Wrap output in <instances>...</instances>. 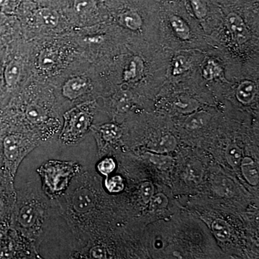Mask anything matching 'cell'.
<instances>
[{
  "label": "cell",
  "instance_id": "1",
  "mask_svg": "<svg viewBox=\"0 0 259 259\" xmlns=\"http://www.w3.org/2000/svg\"><path fill=\"white\" fill-rule=\"evenodd\" d=\"M79 163L51 160L37 169L41 177L42 189L48 197L54 199L66 192L71 180L80 171Z\"/></svg>",
  "mask_w": 259,
  "mask_h": 259
},
{
  "label": "cell",
  "instance_id": "2",
  "mask_svg": "<svg viewBox=\"0 0 259 259\" xmlns=\"http://www.w3.org/2000/svg\"><path fill=\"white\" fill-rule=\"evenodd\" d=\"M64 124L60 139L65 144H72L82 139L92 122L89 103H83L64 114Z\"/></svg>",
  "mask_w": 259,
  "mask_h": 259
},
{
  "label": "cell",
  "instance_id": "3",
  "mask_svg": "<svg viewBox=\"0 0 259 259\" xmlns=\"http://www.w3.org/2000/svg\"><path fill=\"white\" fill-rule=\"evenodd\" d=\"M44 213L42 204L36 199H23L19 207L17 221L24 235L31 238H37L40 235Z\"/></svg>",
  "mask_w": 259,
  "mask_h": 259
},
{
  "label": "cell",
  "instance_id": "4",
  "mask_svg": "<svg viewBox=\"0 0 259 259\" xmlns=\"http://www.w3.org/2000/svg\"><path fill=\"white\" fill-rule=\"evenodd\" d=\"M34 146L30 141H27L20 135H9L5 138L3 152L7 166L11 175H15L20 162L23 161Z\"/></svg>",
  "mask_w": 259,
  "mask_h": 259
},
{
  "label": "cell",
  "instance_id": "5",
  "mask_svg": "<svg viewBox=\"0 0 259 259\" xmlns=\"http://www.w3.org/2000/svg\"><path fill=\"white\" fill-rule=\"evenodd\" d=\"M70 199L71 210L78 216L88 214L95 206V196L91 191L82 187L76 189Z\"/></svg>",
  "mask_w": 259,
  "mask_h": 259
},
{
  "label": "cell",
  "instance_id": "6",
  "mask_svg": "<svg viewBox=\"0 0 259 259\" xmlns=\"http://www.w3.org/2000/svg\"><path fill=\"white\" fill-rule=\"evenodd\" d=\"M89 88L88 80L82 76H77L66 81L63 88V94L66 98L75 100L86 93Z\"/></svg>",
  "mask_w": 259,
  "mask_h": 259
},
{
  "label": "cell",
  "instance_id": "7",
  "mask_svg": "<svg viewBox=\"0 0 259 259\" xmlns=\"http://www.w3.org/2000/svg\"><path fill=\"white\" fill-rule=\"evenodd\" d=\"M228 26L236 41L243 44L248 40L249 34L241 17L235 13L228 15Z\"/></svg>",
  "mask_w": 259,
  "mask_h": 259
},
{
  "label": "cell",
  "instance_id": "8",
  "mask_svg": "<svg viewBox=\"0 0 259 259\" xmlns=\"http://www.w3.org/2000/svg\"><path fill=\"white\" fill-rule=\"evenodd\" d=\"M37 22L48 28H54L59 23V15L55 10L50 8H40L35 11Z\"/></svg>",
  "mask_w": 259,
  "mask_h": 259
},
{
  "label": "cell",
  "instance_id": "9",
  "mask_svg": "<svg viewBox=\"0 0 259 259\" xmlns=\"http://www.w3.org/2000/svg\"><path fill=\"white\" fill-rule=\"evenodd\" d=\"M242 173L250 185L255 186L258 184V168L256 163L249 157L243 158L240 165Z\"/></svg>",
  "mask_w": 259,
  "mask_h": 259
},
{
  "label": "cell",
  "instance_id": "10",
  "mask_svg": "<svg viewBox=\"0 0 259 259\" xmlns=\"http://www.w3.org/2000/svg\"><path fill=\"white\" fill-rule=\"evenodd\" d=\"M212 187L219 195L231 197L236 193V187L229 179L226 177H216L212 181Z\"/></svg>",
  "mask_w": 259,
  "mask_h": 259
},
{
  "label": "cell",
  "instance_id": "11",
  "mask_svg": "<svg viewBox=\"0 0 259 259\" xmlns=\"http://www.w3.org/2000/svg\"><path fill=\"white\" fill-rule=\"evenodd\" d=\"M22 66L20 63L17 60L10 61L6 65L5 69L4 76L5 82L8 87H13L18 83L20 74H21Z\"/></svg>",
  "mask_w": 259,
  "mask_h": 259
},
{
  "label": "cell",
  "instance_id": "12",
  "mask_svg": "<svg viewBox=\"0 0 259 259\" xmlns=\"http://www.w3.org/2000/svg\"><path fill=\"white\" fill-rule=\"evenodd\" d=\"M177 146V141L171 135L167 134L161 136L155 144L150 147V149L155 153H168L174 151Z\"/></svg>",
  "mask_w": 259,
  "mask_h": 259
},
{
  "label": "cell",
  "instance_id": "13",
  "mask_svg": "<svg viewBox=\"0 0 259 259\" xmlns=\"http://www.w3.org/2000/svg\"><path fill=\"white\" fill-rule=\"evenodd\" d=\"M203 168L199 162L192 161L187 164L186 169V180L192 185H197L202 180Z\"/></svg>",
  "mask_w": 259,
  "mask_h": 259
},
{
  "label": "cell",
  "instance_id": "14",
  "mask_svg": "<svg viewBox=\"0 0 259 259\" xmlns=\"http://www.w3.org/2000/svg\"><path fill=\"white\" fill-rule=\"evenodd\" d=\"M96 0H74L73 9L80 16H88L96 9Z\"/></svg>",
  "mask_w": 259,
  "mask_h": 259
},
{
  "label": "cell",
  "instance_id": "15",
  "mask_svg": "<svg viewBox=\"0 0 259 259\" xmlns=\"http://www.w3.org/2000/svg\"><path fill=\"white\" fill-rule=\"evenodd\" d=\"M210 116L205 112H199L190 116L186 121V127L190 131H194L204 127L208 122Z\"/></svg>",
  "mask_w": 259,
  "mask_h": 259
},
{
  "label": "cell",
  "instance_id": "16",
  "mask_svg": "<svg viewBox=\"0 0 259 259\" xmlns=\"http://www.w3.org/2000/svg\"><path fill=\"white\" fill-rule=\"evenodd\" d=\"M212 229L214 236L221 241H227L231 236V227L223 220H215L212 223Z\"/></svg>",
  "mask_w": 259,
  "mask_h": 259
},
{
  "label": "cell",
  "instance_id": "17",
  "mask_svg": "<svg viewBox=\"0 0 259 259\" xmlns=\"http://www.w3.org/2000/svg\"><path fill=\"white\" fill-rule=\"evenodd\" d=\"M102 139L106 142H113L120 138V130L114 124H105L98 127Z\"/></svg>",
  "mask_w": 259,
  "mask_h": 259
},
{
  "label": "cell",
  "instance_id": "18",
  "mask_svg": "<svg viewBox=\"0 0 259 259\" xmlns=\"http://www.w3.org/2000/svg\"><path fill=\"white\" fill-rule=\"evenodd\" d=\"M27 118L32 123H40L47 119V114L45 110L41 107L37 105H30L27 107L26 111Z\"/></svg>",
  "mask_w": 259,
  "mask_h": 259
},
{
  "label": "cell",
  "instance_id": "19",
  "mask_svg": "<svg viewBox=\"0 0 259 259\" xmlns=\"http://www.w3.org/2000/svg\"><path fill=\"white\" fill-rule=\"evenodd\" d=\"M254 95V86L249 81L242 83L237 91V97L243 103H249L253 100Z\"/></svg>",
  "mask_w": 259,
  "mask_h": 259
},
{
  "label": "cell",
  "instance_id": "20",
  "mask_svg": "<svg viewBox=\"0 0 259 259\" xmlns=\"http://www.w3.org/2000/svg\"><path fill=\"white\" fill-rule=\"evenodd\" d=\"M170 22L174 30L181 38L187 40L190 37V28L182 19L177 16H173L170 19Z\"/></svg>",
  "mask_w": 259,
  "mask_h": 259
},
{
  "label": "cell",
  "instance_id": "21",
  "mask_svg": "<svg viewBox=\"0 0 259 259\" xmlns=\"http://www.w3.org/2000/svg\"><path fill=\"white\" fill-rule=\"evenodd\" d=\"M226 158L229 164L233 167L241 165L243 156L241 149L235 145H229L226 148Z\"/></svg>",
  "mask_w": 259,
  "mask_h": 259
},
{
  "label": "cell",
  "instance_id": "22",
  "mask_svg": "<svg viewBox=\"0 0 259 259\" xmlns=\"http://www.w3.org/2000/svg\"><path fill=\"white\" fill-rule=\"evenodd\" d=\"M121 20L127 28L136 30L141 25V20L137 13L133 11H126L121 15Z\"/></svg>",
  "mask_w": 259,
  "mask_h": 259
},
{
  "label": "cell",
  "instance_id": "23",
  "mask_svg": "<svg viewBox=\"0 0 259 259\" xmlns=\"http://www.w3.org/2000/svg\"><path fill=\"white\" fill-rule=\"evenodd\" d=\"M148 203H150L149 207L151 210H161L166 208L168 204V199L163 194L159 193L155 195L153 194Z\"/></svg>",
  "mask_w": 259,
  "mask_h": 259
},
{
  "label": "cell",
  "instance_id": "24",
  "mask_svg": "<svg viewBox=\"0 0 259 259\" xmlns=\"http://www.w3.org/2000/svg\"><path fill=\"white\" fill-rule=\"evenodd\" d=\"M56 54L53 51H44L39 57V64L42 69H50L56 64Z\"/></svg>",
  "mask_w": 259,
  "mask_h": 259
},
{
  "label": "cell",
  "instance_id": "25",
  "mask_svg": "<svg viewBox=\"0 0 259 259\" xmlns=\"http://www.w3.org/2000/svg\"><path fill=\"white\" fill-rule=\"evenodd\" d=\"M107 190L111 193H118L123 190L124 182L120 176L109 177L105 181Z\"/></svg>",
  "mask_w": 259,
  "mask_h": 259
},
{
  "label": "cell",
  "instance_id": "26",
  "mask_svg": "<svg viewBox=\"0 0 259 259\" xmlns=\"http://www.w3.org/2000/svg\"><path fill=\"white\" fill-rule=\"evenodd\" d=\"M115 162L112 158H104L97 166L99 171L105 176H109L110 174L115 171Z\"/></svg>",
  "mask_w": 259,
  "mask_h": 259
},
{
  "label": "cell",
  "instance_id": "27",
  "mask_svg": "<svg viewBox=\"0 0 259 259\" xmlns=\"http://www.w3.org/2000/svg\"><path fill=\"white\" fill-rule=\"evenodd\" d=\"M140 193H141V198H142L144 203H148L150 199L153 197V193H154V188H153L152 184L150 182H146L143 183L141 186V188H140Z\"/></svg>",
  "mask_w": 259,
  "mask_h": 259
},
{
  "label": "cell",
  "instance_id": "28",
  "mask_svg": "<svg viewBox=\"0 0 259 259\" xmlns=\"http://www.w3.org/2000/svg\"><path fill=\"white\" fill-rule=\"evenodd\" d=\"M150 160L155 164L162 168H167L171 164V158L168 156H162V155H151Z\"/></svg>",
  "mask_w": 259,
  "mask_h": 259
},
{
  "label": "cell",
  "instance_id": "29",
  "mask_svg": "<svg viewBox=\"0 0 259 259\" xmlns=\"http://www.w3.org/2000/svg\"><path fill=\"white\" fill-rule=\"evenodd\" d=\"M196 15L199 18H203L206 14L205 6L201 0H191Z\"/></svg>",
  "mask_w": 259,
  "mask_h": 259
},
{
  "label": "cell",
  "instance_id": "30",
  "mask_svg": "<svg viewBox=\"0 0 259 259\" xmlns=\"http://www.w3.org/2000/svg\"><path fill=\"white\" fill-rule=\"evenodd\" d=\"M187 68V62L185 58L182 57V56L177 58L175 64H174V74H180L185 71Z\"/></svg>",
  "mask_w": 259,
  "mask_h": 259
},
{
  "label": "cell",
  "instance_id": "31",
  "mask_svg": "<svg viewBox=\"0 0 259 259\" xmlns=\"http://www.w3.org/2000/svg\"><path fill=\"white\" fill-rule=\"evenodd\" d=\"M204 74L207 79H212L214 76H217L219 73V69L215 64H209L207 65L206 69L204 70Z\"/></svg>",
  "mask_w": 259,
  "mask_h": 259
},
{
  "label": "cell",
  "instance_id": "32",
  "mask_svg": "<svg viewBox=\"0 0 259 259\" xmlns=\"http://www.w3.org/2000/svg\"><path fill=\"white\" fill-rule=\"evenodd\" d=\"M92 258H107V252L102 246L94 247L90 252Z\"/></svg>",
  "mask_w": 259,
  "mask_h": 259
},
{
  "label": "cell",
  "instance_id": "33",
  "mask_svg": "<svg viewBox=\"0 0 259 259\" xmlns=\"http://www.w3.org/2000/svg\"><path fill=\"white\" fill-rule=\"evenodd\" d=\"M8 20V16L3 12L0 11V29Z\"/></svg>",
  "mask_w": 259,
  "mask_h": 259
},
{
  "label": "cell",
  "instance_id": "34",
  "mask_svg": "<svg viewBox=\"0 0 259 259\" xmlns=\"http://www.w3.org/2000/svg\"><path fill=\"white\" fill-rule=\"evenodd\" d=\"M2 193V189H1V187H0V194H1Z\"/></svg>",
  "mask_w": 259,
  "mask_h": 259
}]
</instances>
